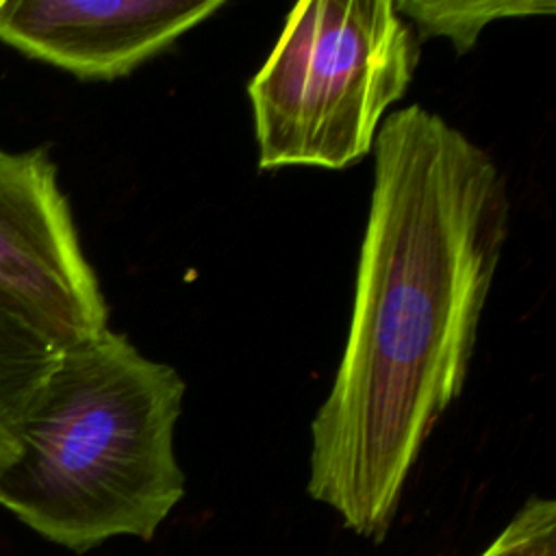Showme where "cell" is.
I'll return each mask as SVG.
<instances>
[{
	"instance_id": "obj_4",
	"label": "cell",
	"mask_w": 556,
	"mask_h": 556,
	"mask_svg": "<svg viewBox=\"0 0 556 556\" xmlns=\"http://www.w3.org/2000/svg\"><path fill=\"white\" fill-rule=\"evenodd\" d=\"M0 291L59 348L109 328L98 276L43 148H0Z\"/></svg>"
},
{
	"instance_id": "obj_9",
	"label": "cell",
	"mask_w": 556,
	"mask_h": 556,
	"mask_svg": "<svg viewBox=\"0 0 556 556\" xmlns=\"http://www.w3.org/2000/svg\"><path fill=\"white\" fill-rule=\"evenodd\" d=\"M0 4H2V0H0Z\"/></svg>"
},
{
	"instance_id": "obj_7",
	"label": "cell",
	"mask_w": 556,
	"mask_h": 556,
	"mask_svg": "<svg viewBox=\"0 0 556 556\" xmlns=\"http://www.w3.org/2000/svg\"><path fill=\"white\" fill-rule=\"evenodd\" d=\"M395 9L419 39H447L458 54L469 52L495 20L556 13L554 2L541 0H397Z\"/></svg>"
},
{
	"instance_id": "obj_3",
	"label": "cell",
	"mask_w": 556,
	"mask_h": 556,
	"mask_svg": "<svg viewBox=\"0 0 556 556\" xmlns=\"http://www.w3.org/2000/svg\"><path fill=\"white\" fill-rule=\"evenodd\" d=\"M417 65L419 37L393 0L298 2L248 83L258 167L356 165Z\"/></svg>"
},
{
	"instance_id": "obj_1",
	"label": "cell",
	"mask_w": 556,
	"mask_h": 556,
	"mask_svg": "<svg viewBox=\"0 0 556 556\" xmlns=\"http://www.w3.org/2000/svg\"><path fill=\"white\" fill-rule=\"evenodd\" d=\"M371 152L352 317L311 421L306 489L356 534L382 539L465 387L510 204L491 154L419 104L384 117Z\"/></svg>"
},
{
	"instance_id": "obj_2",
	"label": "cell",
	"mask_w": 556,
	"mask_h": 556,
	"mask_svg": "<svg viewBox=\"0 0 556 556\" xmlns=\"http://www.w3.org/2000/svg\"><path fill=\"white\" fill-rule=\"evenodd\" d=\"M185 380L126 334L61 350L0 467V504L41 536L87 552L150 541L185 495L174 432Z\"/></svg>"
},
{
	"instance_id": "obj_8",
	"label": "cell",
	"mask_w": 556,
	"mask_h": 556,
	"mask_svg": "<svg viewBox=\"0 0 556 556\" xmlns=\"http://www.w3.org/2000/svg\"><path fill=\"white\" fill-rule=\"evenodd\" d=\"M480 556H556V502L530 497Z\"/></svg>"
},
{
	"instance_id": "obj_6",
	"label": "cell",
	"mask_w": 556,
	"mask_h": 556,
	"mask_svg": "<svg viewBox=\"0 0 556 556\" xmlns=\"http://www.w3.org/2000/svg\"><path fill=\"white\" fill-rule=\"evenodd\" d=\"M61 350L0 291V467L15 456L20 428Z\"/></svg>"
},
{
	"instance_id": "obj_5",
	"label": "cell",
	"mask_w": 556,
	"mask_h": 556,
	"mask_svg": "<svg viewBox=\"0 0 556 556\" xmlns=\"http://www.w3.org/2000/svg\"><path fill=\"white\" fill-rule=\"evenodd\" d=\"M224 0H2L0 39L83 80H115L174 46Z\"/></svg>"
}]
</instances>
